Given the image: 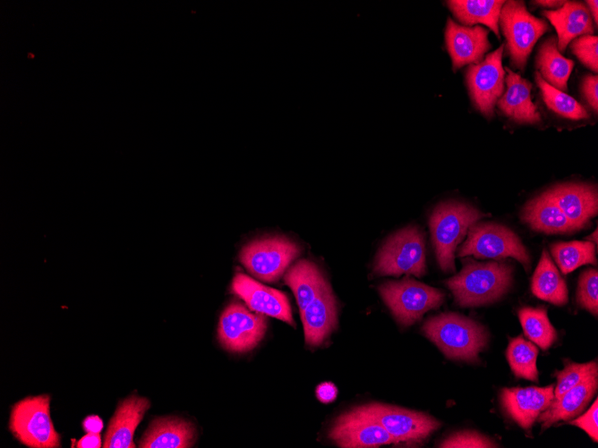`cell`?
<instances>
[{
  "mask_svg": "<svg viewBox=\"0 0 598 448\" xmlns=\"http://www.w3.org/2000/svg\"><path fill=\"white\" fill-rule=\"evenodd\" d=\"M512 268L500 262L463 261L461 271L447 280L455 301L462 307H476L500 299L511 283Z\"/></svg>",
  "mask_w": 598,
  "mask_h": 448,
  "instance_id": "cell-1",
  "label": "cell"
},
{
  "mask_svg": "<svg viewBox=\"0 0 598 448\" xmlns=\"http://www.w3.org/2000/svg\"><path fill=\"white\" fill-rule=\"evenodd\" d=\"M423 331L446 357L472 362L479 359L489 338L482 325L456 313L432 317L424 323Z\"/></svg>",
  "mask_w": 598,
  "mask_h": 448,
  "instance_id": "cell-2",
  "label": "cell"
},
{
  "mask_svg": "<svg viewBox=\"0 0 598 448\" xmlns=\"http://www.w3.org/2000/svg\"><path fill=\"white\" fill-rule=\"evenodd\" d=\"M484 215L465 203L448 201L440 204L431 215L429 224L436 258L445 272L455 270V250L471 225Z\"/></svg>",
  "mask_w": 598,
  "mask_h": 448,
  "instance_id": "cell-3",
  "label": "cell"
},
{
  "mask_svg": "<svg viewBox=\"0 0 598 448\" xmlns=\"http://www.w3.org/2000/svg\"><path fill=\"white\" fill-rule=\"evenodd\" d=\"M49 406L48 394L26 397L13 405L9 428L21 444L34 448L60 446V436L54 428Z\"/></svg>",
  "mask_w": 598,
  "mask_h": 448,
  "instance_id": "cell-4",
  "label": "cell"
},
{
  "mask_svg": "<svg viewBox=\"0 0 598 448\" xmlns=\"http://www.w3.org/2000/svg\"><path fill=\"white\" fill-rule=\"evenodd\" d=\"M374 271L380 275L423 276L426 264L422 232L417 227L409 226L390 236L377 255Z\"/></svg>",
  "mask_w": 598,
  "mask_h": 448,
  "instance_id": "cell-5",
  "label": "cell"
},
{
  "mask_svg": "<svg viewBox=\"0 0 598 448\" xmlns=\"http://www.w3.org/2000/svg\"><path fill=\"white\" fill-rule=\"evenodd\" d=\"M379 292L394 317L404 325L416 322L444 301V292L409 277L381 284Z\"/></svg>",
  "mask_w": 598,
  "mask_h": 448,
  "instance_id": "cell-6",
  "label": "cell"
},
{
  "mask_svg": "<svg viewBox=\"0 0 598 448\" xmlns=\"http://www.w3.org/2000/svg\"><path fill=\"white\" fill-rule=\"evenodd\" d=\"M499 21L512 64L524 70L534 46L549 29L547 22L533 16L522 1L505 2Z\"/></svg>",
  "mask_w": 598,
  "mask_h": 448,
  "instance_id": "cell-7",
  "label": "cell"
},
{
  "mask_svg": "<svg viewBox=\"0 0 598 448\" xmlns=\"http://www.w3.org/2000/svg\"><path fill=\"white\" fill-rule=\"evenodd\" d=\"M458 251L459 257L501 259L511 257L525 269L530 267V257L519 238L510 229L494 223L474 224Z\"/></svg>",
  "mask_w": 598,
  "mask_h": 448,
  "instance_id": "cell-8",
  "label": "cell"
},
{
  "mask_svg": "<svg viewBox=\"0 0 598 448\" xmlns=\"http://www.w3.org/2000/svg\"><path fill=\"white\" fill-rule=\"evenodd\" d=\"M300 254L296 243L275 236L256 240L240 253V261L258 279L272 283L279 279L290 263Z\"/></svg>",
  "mask_w": 598,
  "mask_h": 448,
  "instance_id": "cell-9",
  "label": "cell"
},
{
  "mask_svg": "<svg viewBox=\"0 0 598 448\" xmlns=\"http://www.w3.org/2000/svg\"><path fill=\"white\" fill-rule=\"evenodd\" d=\"M358 408L379 422L398 444L421 443L440 426L436 418L423 412L399 407L370 403Z\"/></svg>",
  "mask_w": 598,
  "mask_h": 448,
  "instance_id": "cell-10",
  "label": "cell"
},
{
  "mask_svg": "<svg viewBox=\"0 0 598 448\" xmlns=\"http://www.w3.org/2000/svg\"><path fill=\"white\" fill-rule=\"evenodd\" d=\"M267 328L263 314L251 312L243 305L234 302L226 308L218 324V338L228 351L246 352L262 339Z\"/></svg>",
  "mask_w": 598,
  "mask_h": 448,
  "instance_id": "cell-11",
  "label": "cell"
},
{
  "mask_svg": "<svg viewBox=\"0 0 598 448\" xmlns=\"http://www.w3.org/2000/svg\"><path fill=\"white\" fill-rule=\"evenodd\" d=\"M503 49L501 45L479 63L471 64L466 72L470 97L477 109L488 117L493 115L494 106L504 89Z\"/></svg>",
  "mask_w": 598,
  "mask_h": 448,
  "instance_id": "cell-12",
  "label": "cell"
},
{
  "mask_svg": "<svg viewBox=\"0 0 598 448\" xmlns=\"http://www.w3.org/2000/svg\"><path fill=\"white\" fill-rule=\"evenodd\" d=\"M329 436L338 446L345 448L379 447L398 444L379 422L358 407L341 415L329 431Z\"/></svg>",
  "mask_w": 598,
  "mask_h": 448,
  "instance_id": "cell-13",
  "label": "cell"
},
{
  "mask_svg": "<svg viewBox=\"0 0 598 448\" xmlns=\"http://www.w3.org/2000/svg\"><path fill=\"white\" fill-rule=\"evenodd\" d=\"M231 289L252 310L295 325L289 301L282 292L267 287L243 274L235 275Z\"/></svg>",
  "mask_w": 598,
  "mask_h": 448,
  "instance_id": "cell-14",
  "label": "cell"
},
{
  "mask_svg": "<svg viewBox=\"0 0 598 448\" xmlns=\"http://www.w3.org/2000/svg\"><path fill=\"white\" fill-rule=\"evenodd\" d=\"M553 385L545 387L504 388L500 402L507 415L519 427L528 430L538 416L552 402Z\"/></svg>",
  "mask_w": 598,
  "mask_h": 448,
  "instance_id": "cell-15",
  "label": "cell"
},
{
  "mask_svg": "<svg viewBox=\"0 0 598 448\" xmlns=\"http://www.w3.org/2000/svg\"><path fill=\"white\" fill-rule=\"evenodd\" d=\"M445 41L454 70L479 63L491 47L487 30L479 25L462 26L451 19L447 21Z\"/></svg>",
  "mask_w": 598,
  "mask_h": 448,
  "instance_id": "cell-16",
  "label": "cell"
},
{
  "mask_svg": "<svg viewBox=\"0 0 598 448\" xmlns=\"http://www.w3.org/2000/svg\"><path fill=\"white\" fill-rule=\"evenodd\" d=\"M566 216L578 228L587 224L597 214L598 197L595 186L585 183H567L546 191Z\"/></svg>",
  "mask_w": 598,
  "mask_h": 448,
  "instance_id": "cell-17",
  "label": "cell"
},
{
  "mask_svg": "<svg viewBox=\"0 0 598 448\" xmlns=\"http://www.w3.org/2000/svg\"><path fill=\"white\" fill-rule=\"evenodd\" d=\"M301 317L308 345L321 344L334 330L337 325V305L328 283L301 311Z\"/></svg>",
  "mask_w": 598,
  "mask_h": 448,
  "instance_id": "cell-18",
  "label": "cell"
},
{
  "mask_svg": "<svg viewBox=\"0 0 598 448\" xmlns=\"http://www.w3.org/2000/svg\"><path fill=\"white\" fill-rule=\"evenodd\" d=\"M150 406V402L147 398L138 395H132L122 401L109 422L103 446L135 447L132 442L134 431Z\"/></svg>",
  "mask_w": 598,
  "mask_h": 448,
  "instance_id": "cell-19",
  "label": "cell"
},
{
  "mask_svg": "<svg viewBox=\"0 0 598 448\" xmlns=\"http://www.w3.org/2000/svg\"><path fill=\"white\" fill-rule=\"evenodd\" d=\"M598 387V371H594L578 385L568 390L537 418L542 429L550 427L556 422L567 421L579 415L593 399Z\"/></svg>",
  "mask_w": 598,
  "mask_h": 448,
  "instance_id": "cell-20",
  "label": "cell"
},
{
  "mask_svg": "<svg viewBox=\"0 0 598 448\" xmlns=\"http://www.w3.org/2000/svg\"><path fill=\"white\" fill-rule=\"evenodd\" d=\"M557 30V47L560 52L575 38L593 35V20L588 8L580 2H565L557 10L542 12Z\"/></svg>",
  "mask_w": 598,
  "mask_h": 448,
  "instance_id": "cell-21",
  "label": "cell"
},
{
  "mask_svg": "<svg viewBox=\"0 0 598 448\" xmlns=\"http://www.w3.org/2000/svg\"><path fill=\"white\" fill-rule=\"evenodd\" d=\"M507 89L498 100V107L517 123H536L541 116L531 100L532 84L510 69H506Z\"/></svg>",
  "mask_w": 598,
  "mask_h": 448,
  "instance_id": "cell-22",
  "label": "cell"
},
{
  "mask_svg": "<svg viewBox=\"0 0 598 448\" xmlns=\"http://www.w3.org/2000/svg\"><path fill=\"white\" fill-rule=\"evenodd\" d=\"M192 423L178 418L154 419L140 442L141 448H187L194 441Z\"/></svg>",
  "mask_w": 598,
  "mask_h": 448,
  "instance_id": "cell-23",
  "label": "cell"
},
{
  "mask_svg": "<svg viewBox=\"0 0 598 448\" xmlns=\"http://www.w3.org/2000/svg\"><path fill=\"white\" fill-rule=\"evenodd\" d=\"M522 218L534 230L545 233H567L579 230L547 192L526 204Z\"/></svg>",
  "mask_w": 598,
  "mask_h": 448,
  "instance_id": "cell-24",
  "label": "cell"
},
{
  "mask_svg": "<svg viewBox=\"0 0 598 448\" xmlns=\"http://www.w3.org/2000/svg\"><path fill=\"white\" fill-rule=\"evenodd\" d=\"M285 283L291 288L302 311L327 283L318 266L302 259L285 274Z\"/></svg>",
  "mask_w": 598,
  "mask_h": 448,
  "instance_id": "cell-25",
  "label": "cell"
},
{
  "mask_svg": "<svg viewBox=\"0 0 598 448\" xmlns=\"http://www.w3.org/2000/svg\"><path fill=\"white\" fill-rule=\"evenodd\" d=\"M573 66V61L564 57L558 50L557 38L554 36L541 45L536 57V67L547 83L563 92L567 91Z\"/></svg>",
  "mask_w": 598,
  "mask_h": 448,
  "instance_id": "cell-26",
  "label": "cell"
},
{
  "mask_svg": "<svg viewBox=\"0 0 598 448\" xmlns=\"http://www.w3.org/2000/svg\"><path fill=\"white\" fill-rule=\"evenodd\" d=\"M532 292L539 299L554 305L568 302V289L557 267L546 249L542 250L538 266L532 278Z\"/></svg>",
  "mask_w": 598,
  "mask_h": 448,
  "instance_id": "cell-27",
  "label": "cell"
},
{
  "mask_svg": "<svg viewBox=\"0 0 598 448\" xmlns=\"http://www.w3.org/2000/svg\"><path fill=\"white\" fill-rule=\"evenodd\" d=\"M448 5L454 16L463 24H484L496 36H500L499 21L505 1L499 0H452Z\"/></svg>",
  "mask_w": 598,
  "mask_h": 448,
  "instance_id": "cell-28",
  "label": "cell"
},
{
  "mask_svg": "<svg viewBox=\"0 0 598 448\" xmlns=\"http://www.w3.org/2000/svg\"><path fill=\"white\" fill-rule=\"evenodd\" d=\"M551 254L564 275H568L580 266L596 265L595 248L591 241H573L554 243Z\"/></svg>",
  "mask_w": 598,
  "mask_h": 448,
  "instance_id": "cell-29",
  "label": "cell"
},
{
  "mask_svg": "<svg viewBox=\"0 0 598 448\" xmlns=\"http://www.w3.org/2000/svg\"><path fill=\"white\" fill-rule=\"evenodd\" d=\"M518 317L525 334L542 350H547L557 339V332L542 308H523Z\"/></svg>",
  "mask_w": 598,
  "mask_h": 448,
  "instance_id": "cell-30",
  "label": "cell"
},
{
  "mask_svg": "<svg viewBox=\"0 0 598 448\" xmlns=\"http://www.w3.org/2000/svg\"><path fill=\"white\" fill-rule=\"evenodd\" d=\"M538 349L522 336L509 341L506 356L516 376L534 382L538 381L536 359Z\"/></svg>",
  "mask_w": 598,
  "mask_h": 448,
  "instance_id": "cell-31",
  "label": "cell"
},
{
  "mask_svg": "<svg viewBox=\"0 0 598 448\" xmlns=\"http://www.w3.org/2000/svg\"><path fill=\"white\" fill-rule=\"evenodd\" d=\"M534 80L541 90L544 103L551 110L571 120H582L589 117L588 112L580 103L571 96L547 83L538 71L535 72Z\"/></svg>",
  "mask_w": 598,
  "mask_h": 448,
  "instance_id": "cell-32",
  "label": "cell"
},
{
  "mask_svg": "<svg viewBox=\"0 0 598 448\" xmlns=\"http://www.w3.org/2000/svg\"><path fill=\"white\" fill-rule=\"evenodd\" d=\"M594 371H598L596 361L583 364L567 361L565 368L555 373L557 385L554 388L553 401L559 399L568 390L578 385Z\"/></svg>",
  "mask_w": 598,
  "mask_h": 448,
  "instance_id": "cell-33",
  "label": "cell"
},
{
  "mask_svg": "<svg viewBox=\"0 0 598 448\" xmlns=\"http://www.w3.org/2000/svg\"><path fill=\"white\" fill-rule=\"evenodd\" d=\"M598 272L589 268L582 273L578 282L577 300L581 307L595 317L598 312Z\"/></svg>",
  "mask_w": 598,
  "mask_h": 448,
  "instance_id": "cell-34",
  "label": "cell"
},
{
  "mask_svg": "<svg viewBox=\"0 0 598 448\" xmlns=\"http://www.w3.org/2000/svg\"><path fill=\"white\" fill-rule=\"evenodd\" d=\"M570 49L583 64L597 72L598 39L596 36L584 35L575 38L570 45Z\"/></svg>",
  "mask_w": 598,
  "mask_h": 448,
  "instance_id": "cell-35",
  "label": "cell"
},
{
  "mask_svg": "<svg viewBox=\"0 0 598 448\" xmlns=\"http://www.w3.org/2000/svg\"><path fill=\"white\" fill-rule=\"evenodd\" d=\"M440 447L449 448H491L498 447L492 440L474 431L456 433L444 440Z\"/></svg>",
  "mask_w": 598,
  "mask_h": 448,
  "instance_id": "cell-36",
  "label": "cell"
},
{
  "mask_svg": "<svg viewBox=\"0 0 598 448\" xmlns=\"http://www.w3.org/2000/svg\"><path fill=\"white\" fill-rule=\"evenodd\" d=\"M571 425L583 429L594 442L598 439V401L594 400L589 410L579 418L572 420Z\"/></svg>",
  "mask_w": 598,
  "mask_h": 448,
  "instance_id": "cell-37",
  "label": "cell"
},
{
  "mask_svg": "<svg viewBox=\"0 0 598 448\" xmlns=\"http://www.w3.org/2000/svg\"><path fill=\"white\" fill-rule=\"evenodd\" d=\"M583 94L591 107L598 110V77L597 75H586L582 83Z\"/></svg>",
  "mask_w": 598,
  "mask_h": 448,
  "instance_id": "cell-38",
  "label": "cell"
},
{
  "mask_svg": "<svg viewBox=\"0 0 598 448\" xmlns=\"http://www.w3.org/2000/svg\"><path fill=\"white\" fill-rule=\"evenodd\" d=\"M316 393L320 402H330L336 398L337 388L331 383H323L318 386Z\"/></svg>",
  "mask_w": 598,
  "mask_h": 448,
  "instance_id": "cell-39",
  "label": "cell"
},
{
  "mask_svg": "<svg viewBox=\"0 0 598 448\" xmlns=\"http://www.w3.org/2000/svg\"><path fill=\"white\" fill-rule=\"evenodd\" d=\"M76 446L78 448H99L101 446L99 433H88L79 440Z\"/></svg>",
  "mask_w": 598,
  "mask_h": 448,
  "instance_id": "cell-40",
  "label": "cell"
},
{
  "mask_svg": "<svg viewBox=\"0 0 598 448\" xmlns=\"http://www.w3.org/2000/svg\"><path fill=\"white\" fill-rule=\"evenodd\" d=\"M82 427L88 433H99L103 428V422L98 416H88L82 422Z\"/></svg>",
  "mask_w": 598,
  "mask_h": 448,
  "instance_id": "cell-41",
  "label": "cell"
},
{
  "mask_svg": "<svg viewBox=\"0 0 598 448\" xmlns=\"http://www.w3.org/2000/svg\"><path fill=\"white\" fill-rule=\"evenodd\" d=\"M586 4H587L588 8H589L588 9L589 13L593 16L594 23L597 24V21H598V17H597V14H598V10H597L598 9V2L595 1V0L594 1H586Z\"/></svg>",
  "mask_w": 598,
  "mask_h": 448,
  "instance_id": "cell-42",
  "label": "cell"
},
{
  "mask_svg": "<svg viewBox=\"0 0 598 448\" xmlns=\"http://www.w3.org/2000/svg\"><path fill=\"white\" fill-rule=\"evenodd\" d=\"M534 3L537 4H541V5L548 6V7H558V6H562L565 2L564 1H553V0L545 1V0H543V1H535Z\"/></svg>",
  "mask_w": 598,
  "mask_h": 448,
  "instance_id": "cell-43",
  "label": "cell"
}]
</instances>
